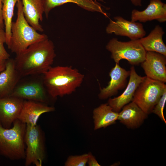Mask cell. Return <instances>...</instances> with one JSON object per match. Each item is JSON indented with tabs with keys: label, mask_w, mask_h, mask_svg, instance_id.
Returning <instances> with one entry per match:
<instances>
[{
	"label": "cell",
	"mask_w": 166,
	"mask_h": 166,
	"mask_svg": "<svg viewBox=\"0 0 166 166\" xmlns=\"http://www.w3.org/2000/svg\"><path fill=\"white\" fill-rule=\"evenodd\" d=\"M6 60L0 56V73L5 69Z\"/></svg>",
	"instance_id": "28"
},
{
	"label": "cell",
	"mask_w": 166,
	"mask_h": 166,
	"mask_svg": "<svg viewBox=\"0 0 166 166\" xmlns=\"http://www.w3.org/2000/svg\"><path fill=\"white\" fill-rule=\"evenodd\" d=\"M12 128L0 123V155L12 160L25 158V136L26 125L17 119Z\"/></svg>",
	"instance_id": "4"
},
{
	"label": "cell",
	"mask_w": 166,
	"mask_h": 166,
	"mask_svg": "<svg viewBox=\"0 0 166 166\" xmlns=\"http://www.w3.org/2000/svg\"><path fill=\"white\" fill-rule=\"evenodd\" d=\"M145 77L138 75L133 66L130 68L129 81L124 91L119 96L108 100V104L113 111L119 113L124 105L132 101L137 87Z\"/></svg>",
	"instance_id": "11"
},
{
	"label": "cell",
	"mask_w": 166,
	"mask_h": 166,
	"mask_svg": "<svg viewBox=\"0 0 166 166\" xmlns=\"http://www.w3.org/2000/svg\"><path fill=\"white\" fill-rule=\"evenodd\" d=\"M154 20L160 22L166 21V4L160 0H150L149 5L144 10L134 9L132 11V21L145 22Z\"/></svg>",
	"instance_id": "13"
},
{
	"label": "cell",
	"mask_w": 166,
	"mask_h": 166,
	"mask_svg": "<svg viewBox=\"0 0 166 166\" xmlns=\"http://www.w3.org/2000/svg\"><path fill=\"white\" fill-rule=\"evenodd\" d=\"M119 113L113 111L108 103L101 105L93 111L94 129L105 128L115 123Z\"/></svg>",
	"instance_id": "21"
},
{
	"label": "cell",
	"mask_w": 166,
	"mask_h": 166,
	"mask_svg": "<svg viewBox=\"0 0 166 166\" xmlns=\"http://www.w3.org/2000/svg\"><path fill=\"white\" fill-rule=\"evenodd\" d=\"M164 34L162 27L157 25L148 36L138 40L146 52H156L166 56V46L163 40Z\"/></svg>",
	"instance_id": "20"
},
{
	"label": "cell",
	"mask_w": 166,
	"mask_h": 166,
	"mask_svg": "<svg viewBox=\"0 0 166 166\" xmlns=\"http://www.w3.org/2000/svg\"><path fill=\"white\" fill-rule=\"evenodd\" d=\"M148 115L132 101L124 105L118 113V120L128 128L140 127Z\"/></svg>",
	"instance_id": "17"
},
{
	"label": "cell",
	"mask_w": 166,
	"mask_h": 166,
	"mask_svg": "<svg viewBox=\"0 0 166 166\" xmlns=\"http://www.w3.org/2000/svg\"><path fill=\"white\" fill-rule=\"evenodd\" d=\"M88 156V154L69 156L65 163V166H85L87 162Z\"/></svg>",
	"instance_id": "23"
},
{
	"label": "cell",
	"mask_w": 166,
	"mask_h": 166,
	"mask_svg": "<svg viewBox=\"0 0 166 166\" xmlns=\"http://www.w3.org/2000/svg\"><path fill=\"white\" fill-rule=\"evenodd\" d=\"M160 53L147 51L141 64L146 76L153 80L166 82V58Z\"/></svg>",
	"instance_id": "9"
},
{
	"label": "cell",
	"mask_w": 166,
	"mask_h": 166,
	"mask_svg": "<svg viewBox=\"0 0 166 166\" xmlns=\"http://www.w3.org/2000/svg\"><path fill=\"white\" fill-rule=\"evenodd\" d=\"M46 93L43 82L34 81L18 84L11 96L23 100L45 103Z\"/></svg>",
	"instance_id": "14"
},
{
	"label": "cell",
	"mask_w": 166,
	"mask_h": 166,
	"mask_svg": "<svg viewBox=\"0 0 166 166\" xmlns=\"http://www.w3.org/2000/svg\"><path fill=\"white\" fill-rule=\"evenodd\" d=\"M89 156L87 163L89 166H100L101 165L98 163L95 158L91 153H88Z\"/></svg>",
	"instance_id": "26"
},
{
	"label": "cell",
	"mask_w": 166,
	"mask_h": 166,
	"mask_svg": "<svg viewBox=\"0 0 166 166\" xmlns=\"http://www.w3.org/2000/svg\"><path fill=\"white\" fill-rule=\"evenodd\" d=\"M106 49L111 53V58L117 64L124 59L131 65H137L144 61L146 53L138 39L122 42L113 38L108 43Z\"/></svg>",
	"instance_id": "6"
},
{
	"label": "cell",
	"mask_w": 166,
	"mask_h": 166,
	"mask_svg": "<svg viewBox=\"0 0 166 166\" xmlns=\"http://www.w3.org/2000/svg\"><path fill=\"white\" fill-rule=\"evenodd\" d=\"M25 17L29 24L38 31L44 30L39 22L43 20L44 8L42 0H21Z\"/></svg>",
	"instance_id": "18"
},
{
	"label": "cell",
	"mask_w": 166,
	"mask_h": 166,
	"mask_svg": "<svg viewBox=\"0 0 166 166\" xmlns=\"http://www.w3.org/2000/svg\"><path fill=\"white\" fill-rule=\"evenodd\" d=\"M132 3L136 6H142V0H130Z\"/></svg>",
	"instance_id": "29"
},
{
	"label": "cell",
	"mask_w": 166,
	"mask_h": 166,
	"mask_svg": "<svg viewBox=\"0 0 166 166\" xmlns=\"http://www.w3.org/2000/svg\"><path fill=\"white\" fill-rule=\"evenodd\" d=\"M43 75L44 86L53 98L72 93L81 85L84 78L83 74L70 66H52Z\"/></svg>",
	"instance_id": "2"
},
{
	"label": "cell",
	"mask_w": 166,
	"mask_h": 166,
	"mask_svg": "<svg viewBox=\"0 0 166 166\" xmlns=\"http://www.w3.org/2000/svg\"><path fill=\"white\" fill-rule=\"evenodd\" d=\"M44 14L47 18L51 10L55 7L67 3H73L82 8L92 12L100 13L106 17H108L107 14L103 10L102 5L94 0H42Z\"/></svg>",
	"instance_id": "19"
},
{
	"label": "cell",
	"mask_w": 166,
	"mask_h": 166,
	"mask_svg": "<svg viewBox=\"0 0 166 166\" xmlns=\"http://www.w3.org/2000/svg\"><path fill=\"white\" fill-rule=\"evenodd\" d=\"M110 20L106 28L108 34H114L117 36H126L131 40H136L144 37L146 35L143 25L140 23L127 20L120 16Z\"/></svg>",
	"instance_id": "8"
},
{
	"label": "cell",
	"mask_w": 166,
	"mask_h": 166,
	"mask_svg": "<svg viewBox=\"0 0 166 166\" xmlns=\"http://www.w3.org/2000/svg\"><path fill=\"white\" fill-rule=\"evenodd\" d=\"M21 78L14 59L6 60L5 68L0 73V98L11 96Z\"/></svg>",
	"instance_id": "16"
},
{
	"label": "cell",
	"mask_w": 166,
	"mask_h": 166,
	"mask_svg": "<svg viewBox=\"0 0 166 166\" xmlns=\"http://www.w3.org/2000/svg\"><path fill=\"white\" fill-rule=\"evenodd\" d=\"M6 38L5 31L3 29H0V56L7 60L10 57V55L6 51L4 46L6 43Z\"/></svg>",
	"instance_id": "25"
},
{
	"label": "cell",
	"mask_w": 166,
	"mask_h": 166,
	"mask_svg": "<svg viewBox=\"0 0 166 166\" xmlns=\"http://www.w3.org/2000/svg\"><path fill=\"white\" fill-rule=\"evenodd\" d=\"M19 0H3L2 15L6 38V44L8 47L11 36V27L14 14V6Z\"/></svg>",
	"instance_id": "22"
},
{
	"label": "cell",
	"mask_w": 166,
	"mask_h": 166,
	"mask_svg": "<svg viewBox=\"0 0 166 166\" xmlns=\"http://www.w3.org/2000/svg\"><path fill=\"white\" fill-rule=\"evenodd\" d=\"M16 6L17 18L12 23L10 41L8 47L16 54L30 45L48 38L46 34L38 33L27 22L23 14L21 0L17 2Z\"/></svg>",
	"instance_id": "3"
},
{
	"label": "cell",
	"mask_w": 166,
	"mask_h": 166,
	"mask_svg": "<svg viewBox=\"0 0 166 166\" xmlns=\"http://www.w3.org/2000/svg\"><path fill=\"white\" fill-rule=\"evenodd\" d=\"M2 0H0V29H3L4 24L2 15Z\"/></svg>",
	"instance_id": "27"
},
{
	"label": "cell",
	"mask_w": 166,
	"mask_h": 166,
	"mask_svg": "<svg viewBox=\"0 0 166 166\" xmlns=\"http://www.w3.org/2000/svg\"><path fill=\"white\" fill-rule=\"evenodd\" d=\"M166 101V90H165L159 101L153 108L152 113L157 115L162 121L166 123L164 115L163 110Z\"/></svg>",
	"instance_id": "24"
},
{
	"label": "cell",
	"mask_w": 166,
	"mask_h": 166,
	"mask_svg": "<svg viewBox=\"0 0 166 166\" xmlns=\"http://www.w3.org/2000/svg\"><path fill=\"white\" fill-rule=\"evenodd\" d=\"M54 110V107L49 106L45 103L24 100L18 119L26 124L35 125L41 115Z\"/></svg>",
	"instance_id": "15"
},
{
	"label": "cell",
	"mask_w": 166,
	"mask_h": 166,
	"mask_svg": "<svg viewBox=\"0 0 166 166\" xmlns=\"http://www.w3.org/2000/svg\"><path fill=\"white\" fill-rule=\"evenodd\" d=\"M56 56L54 44L47 38L16 54L14 60L22 77L43 74L52 66Z\"/></svg>",
	"instance_id": "1"
},
{
	"label": "cell",
	"mask_w": 166,
	"mask_h": 166,
	"mask_svg": "<svg viewBox=\"0 0 166 166\" xmlns=\"http://www.w3.org/2000/svg\"><path fill=\"white\" fill-rule=\"evenodd\" d=\"M94 0L97 1H101L103 2H104V0Z\"/></svg>",
	"instance_id": "30"
},
{
	"label": "cell",
	"mask_w": 166,
	"mask_h": 166,
	"mask_svg": "<svg viewBox=\"0 0 166 166\" xmlns=\"http://www.w3.org/2000/svg\"><path fill=\"white\" fill-rule=\"evenodd\" d=\"M24 100L11 96L0 98V123L9 128L18 119Z\"/></svg>",
	"instance_id": "10"
},
{
	"label": "cell",
	"mask_w": 166,
	"mask_h": 166,
	"mask_svg": "<svg viewBox=\"0 0 166 166\" xmlns=\"http://www.w3.org/2000/svg\"><path fill=\"white\" fill-rule=\"evenodd\" d=\"M25 136L26 146L25 165L33 164L41 166L45 158V151L43 133L37 124H26Z\"/></svg>",
	"instance_id": "7"
},
{
	"label": "cell",
	"mask_w": 166,
	"mask_h": 166,
	"mask_svg": "<svg viewBox=\"0 0 166 166\" xmlns=\"http://www.w3.org/2000/svg\"><path fill=\"white\" fill-rule=\"evenodd\" d=\"M166 90L164 83L145 76L137 87L132 101L148 115L152 113L154 107Z\"/></svg>",
	"instance_id": "5"
},
{
	"label": "cell",
	"mask_w": 166,
	"mask_h": 166,
	"mask_svg": "<svg viewBox=\"0 0 166 166\" xmlns=\"http://www.w3.org/2000/svg\"><path fill=\"white\" fill-rule=\"evenodd\" d=\"M130 71H127L120 67L119 64L116 63L109 73L111 79L107 86L101 88L98 94L99 98L107 99L116 94L118 90L124 88L126 85L127 78L129 76Z\"/></svg>",
	"instance_id": "12"
}]
</instances>
